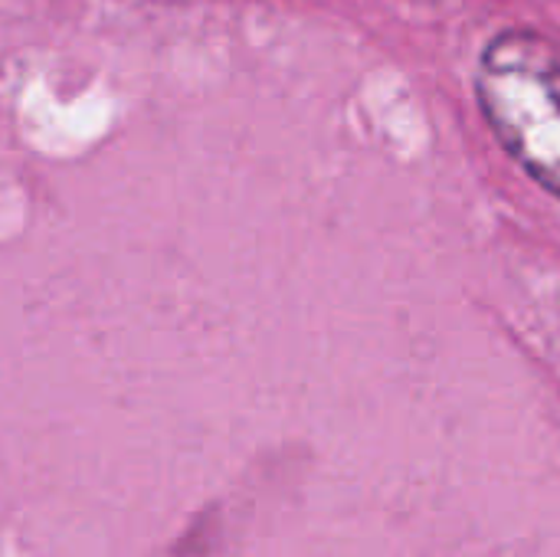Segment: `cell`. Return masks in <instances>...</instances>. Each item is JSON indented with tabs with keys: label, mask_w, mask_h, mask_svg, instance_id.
I'll return each instance as SVG.
<instances>
[{
	"label": "cell",
	"mask_w": 560,
	"mask_h": 557,
	"mask_svg": "<svg viewBox=\"0 0 560 557\" xmlns=\"http://www.w3.org/2000/svg\"><path fill=\"white\" fill-rule=\"evenodd\" d=\"M479 105L502 148L560 197V46L532 30L499 33L479 59Z\"/></svg>",
	"instance_id": "6da1fadb"
}]
</instances>
